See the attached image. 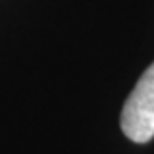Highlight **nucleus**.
<instances>
[{
    "instance_id": "1",
    "label": "nucleus",
    "mask_w": 154,
    "mask_h": 154,
    "mask_svg": "<svg viewBox=\"0 0 154 154\" xmlns=\"http://www.w3.org/2000/svg\"><path fill=\"white\" fill-rule=\"evenodd\" d=\"M121 130L134 143L154 137V63L141 74L121 112Z\"/></svg>"
}]
</instances>
